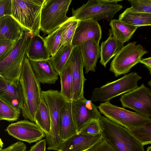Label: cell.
<instances>
[{
	"mask_svg": "<svg viewBox=\"0 0 151 151\" xmlns=\"http://www.w3.org/2000/svg\"><path fill=\"white\" fill-rule=\"evenodd\" d=\"M99 43L91 39L79 45L86 74L90 71H96L97 62L100 57V47Z\"/></svg>",
	"mask_w": 151,
	"mask_h": 151,
	"instance_id": "18",
	"label": "cell"
},
{
	"mask_svg": "<svg viewBox=\"0 0 151 151\" xmlns=\"http://www.w3.org/2000/svg\"><path fill=\"white\" fill-rule=\"evenodd\" d=\"M146 151H151V146L148 147L147 148Z\"/></svg>",
	"mask_w": 151,
	"mask_h": 151,
	"instance_id": "41",
	"label": "cell"
},
{
	"mask_svg": "<svg viewBox=\"0 0 151 151\" xmlns=\"http://www.w3.org/2000/svg\"><path fill=\"white\" fill-rule=\"evenodd\" d=\"M148 85L150 86L151 87V78L150 81L148 82Z\"/></svg>",
	"mask_w": 151,
	"mask_h": 151,
	"instance_id": "42",
	"label": "cell"
},
{
	"mask_svg": "<svg viewBox=\"0 0 151 151\" xmlns=\"http://www.w3.org/2000/svg\"><path fill=\"white\" fill-rule=\"evenodd\" d=\"M45 0H12V15L23 27L39 34L41 11Z\"/></svg>",
	"mask_w": 151,
	"mask_h": 151,
	"instance_id": "5",
	"label": "cell"
},
{
	"mask_svg": "<svg viewBox=\"0 0 151 151\" xmlns=\"http://www.w3.org/2000/svg\"><path fill=\"white\" fill-rule=\"evenodd\" d=\"M73 48L72 44L63 47L50 58L52 65L59 76L68 64Z\"/></svg>",
	"mask_w": 151,
	"mask_h": 151,
	"instance_id": "26",
	"label": "cell"
},
{
	"mask_svg": "<svg viewBox=\"0 0 151 151\" xmlns=\"http://www.w3.org/2000/svg\"><path fill=\"white\" fill-rule=\"evenodd\" d=\"M140 63L144 64L149 69L150 73L151 75V57L142 58L140 61Z\"/></svg>",
	"mask_w": 151,
	"mask_h": 151,
	"instance_id": "40",
	"label": "cell"
},
{
	"mask_svg": "<svg viewBox=\"0 0 151 151\" xmlns=\"http://www.w3.org/2000/svg\"><path fill=\"white\" fill-rule=\"evenodd\" d=\"M78 21L72 16L61 26L62 34L58 50L63 47L72 44Z\"/></svg>",
	"mask_w": 151,
	"mask_h": 151,
	"instance_id": "29",
	"label": "cell"
},
{
	"mask_svg": "<svg viewBox=\"0 0 151 151\" xmlns=\"http://www.w3.org/2000/svg\"><path fill=\"white\" fill-rule=\"evenodd\" d=\"M97 107L100 113L106 117L129 131L143 126L151 120L145 115L114 105L109 101L100 103Z\"/></svg>",
	"mask_w": 151,
	"mask_h": 151,
	"instance_id": "8",
	"label": "cell"
},
{
	"mask_svg": "<svg viewBox=\"0 0 151 151\" xmlns=\"http://www.w3.org/2000/svg\"><path fill=\"white\" fill-rule=\"evenodd\" d=\"M122 106L151 117V90L143 83L135 89L122 95Z\"/></svg>",
	"mask_w": 151,
	"mask_h": 151,
	"instance_id": "11",
	"label": "cell"
},
{
	"mask_svg": "<svg viewBox=\"0 0 151 151\" xmlns=\"http://www.w3.org/2000/svg\"><path fill=\"white\" fill-rule=\"evenodd\" d=\"M24 97L21 112L23 117L35 122V117L42 98L40 83L35 77L29 60L26 56L24 61L19 79Z\"/></svg>",
	"mask_w": 151,
	"mask_h": 151,
	"instance_id": "1",
	"label": "cell"
},
{
	"mask_svg": "<svg viewBox=\"0 0 151 151\" xmlns=\"http://www.w3.org/2000/svg\"><path fill=\"white\" fill-rule=\"evenodd\" d=\"M61 34L62 29L60 27L44 38L46 47L51 56L54 55L58 50Z\"/></svg>",
	"mask_w": 151,
	"mask_h": 151,
	"instance_id": "31",
	"label": "cell"
},
{
	"mask_svg": "<svg viewBox=\"0 0 151 151\" xmlns=\"http://www.w3.org/2000/svg\"><path fill=\"white\" fill-rule=\"evenodd\" d=\"M72 0H45L42 6L40 30L43 36L58 29L69 18L66 15Z\"/></svg>",
	"mask_w": 151,
	"mask_h": 151,
	"instance_id": "6",
	"label": "cell"
},
{
	"mask_svg": "<svg viewBox=\"0 0 151 151\" xmlns=\"http://www.w3.org/2000/svg\"><path fill=\"white\" fill-rule=\"evenodd\" d=\"M0 40L17 41L23 35L25 28L12 16L0 18Z\"/></svg>",
	"mask_w": 151,
	"mask_h": 151,
	"instance_id": "20",
	"label": "cell"
},
{
	"mask_svg": "<svg viewBox=\"0 0 151 151\" xmlns=\"http://www.w3.org/2000/svg\"><path fill=\"white\" fill-rule=\"evenodd\" d=\"M46 145L45 139H42L32 145L29 151H45Z\"/></svg>",
	"mask_w": 151,
	"mask_h": 151,
	"instance_id": "39",
	"label": "cell"
},
{
	"mask_svg": "<svg viewBox=\"0 0 151 151\" xmlns=\"http://www.w3.org/2000/svg\"><path fill=\"white\" fill-rule=\"evenodd\" d=\"M129 131L144 146L151 144V120L145 125Z\"/></svg>",
	"mask_w": 151,
	"mask_h": 151,
	"instance_id": "32",
	"label": "cell"
},
{
	"mask_svg": "<svg viewBox=\"0 0 151 151\" xmlns=\"http://www.w3.org/2000/svg\"><path fill=\"white\" fill-rule=\"evenodd\" d=\"M136 43L134 42L123 46L111 61L109 70L115 77L128 73L147 53L142 45Z\"/></svg>",
	"mask_w": 151,
	"mask_h": 151,
	"instance_id": "10",
	"label": "cell"
},
{
	"mask_svg": "<svg viewBox=\"0 0 151 151\" xmlns=\"http://www.w3.org/2000/svg\"><path fill=\"white\" fill-rule=\"evenodd\" d=\"M12 0H0V18L12 16Z\"/></svg>",
	"mask_w": 151,
	"mask_h": 151,
	"instance_id": "36",
	"label": "cell"
},
{
	"mask_svg": "<svg viewBox=\"0 0 151 151\" xmlns=\"http://www.w3.org/2000/svg\"><path fill=\"white\" fill-rule=\"evenodd\" d=\"M21 109L0 97V120L9 122L17 121L19 118Z\"/></svg>",
	"mask_w": 151,
	"mask_h": 151,
	"instance_id": "30",
	"label": "cell"
},
{
	"mask_svg": "<svg viewBox=\"0 0 151 151\" xmlns=\"http://www.w3.org/2000/svg\"><path fill=\"white\" fill-rule=\"evenodd\" d=\"M59 76L61 84L60 92L68 101H72L73 80L72 68L69 61Z\"/></svg>",
	"mask_w": 151,
	"mask_h": 151,
	"instance_id": "27",
	"label": "cell"
},
{
	"mask_svg": "<svg viewBox=\"0 0 151 151\" xmlns=\"http://www.w3.org/2000/svg\"><path fill=\"white\" fill-rule=\"evenodd\" d=\"M124 44L114 37L109 32V37L105 41L102 42L100 47L101 64L106 67L107 63L116 55Z\"/></svg>",
	"mask_w": 151,
	"mask_h": 151,
	"instance_id": "24",
	"label": "cell"
},
{
	"mask_svg": "<svg viewBox=\"0 0 151 151\" xmlns=\"http://www.w3.org/2000/svg\"><path fill=\"white\" fill-rule=\"evenodd\" d=\"M17 41L0 40V60L8 56L14 48Z\"/></svg>",
	"mask_w": 151,
	"mask_h": 151,
	"instance_id": "35",
	"label": "cell"
},
{
	"mask_svg": "<svg viewBox=\"0 0 151 151\" xmlns=\"http://www.w3.org/2000/svg\"><path fill=\"white\" fill-rule=\"evenodd\" d=\"M27 147L23 142L19 141L12 144L4 149H0V151H26Z\"/></svg>",
	"mask_w": 151,
	"mask_h": 151,
	"instance_id": "38",
	"label": "cell"
},
{
	"mask_svg": "<svg viewBox=\"0 0 151 151\" xmlns=\"http://www.w3.org/2000/svg\"><path fill=\"white\" fill-rule=\"evenodd\" d=\"M72 112L78 133L87 123L93 119H99L101 115L91 100L84 97L72 101Z\"/></svg>",
	"mask_w": 151,
	"mask_h": 151,
	"instance_id": "13",
	"label": "cell"
},
{
	"mask_svg": "<svg viewBox=\"0 0 151 151\" xmlns=\"http://www.w3.org/2000/svg\"><path fill=\"white\" fill-rule=\"evenodd\" d=\"M86 151H116L104 139L93 147Z\"/></svg>",
	"mask_w": 151,
	"mask_h": 151,
	"instance_id": "37",
	"label": "cell"
},
{
	"mask_svg": "<svg viewBox=\"0 0 151 151\" xmlns=\"http://www.w3.org/2000/svg\"><path fill=\"white\" fill-rule=\"evenodd\" d=\"M26 55L29 60L35 61L46 60L50 57L46 47L44 38L40 34H33L30 37Z\"/></svg>",
	"mask_w": 151,
	"mask_h": 151,
	"instance_id": "22",
	"label": "cell"
},
{
	"mask_svg": "<svg viewBox=\"0 0 151 151\" xmlns=\"http://www.w3.org/2000/svg\"><path fill=\"white\" fill-rule=\"evenodd\" d=\"M34 34L25 29L22 36L17 41L10 54L0 60V76L15 84L19 83L24 60L30 37Z\"/></svg>",
	"mask_w": 151,
	"mask_h": 151,
	"instance_id": "3",
	"label": "cell"
},
{
	"mask_svg": "<svg viewBox=\"0 0 151 151\" xmlns=\"http://www.w3.org/2000/svg\"><path fill=\"white\" fill-rule=\"evenodd\" d=\"M142 78L135 72L125 75L118 80L95 88L91 100L92 101H109L116 96L138 88V82Z\"/></svg>",
	"mask_w": 151,
	"mask_h": 151,
	"instance_id": "9",
	"label": "cell"
},
{
	"mask_svg": "<svg viewBox=\"0 0 151 151\" xmlns=\"http://www.w3.org/2000/svg\"><path fill=\"white\" fill-rule=\"evenodd\" d=\"M5 131L17 139L29 144L41 140L46 136L35 122L26 119L10 124Z\"/></svg>",
	"mask_w": 151,
	"mask_h": 151,
	"instance_id": "12",
	"label": "cell"
},
{
	"mask_svg": "<svg viewBox=\"0 0 151 151\" xmlns=\"http://www.w3.org/2000/svg\"><path fill=\"white\" fill-rule=\"evenodd\" d=\"M29 61L35 77L40 83L54 84L58 80L59 75L50 58L37 61L29 60Z\"/></svg>",
	"mask_w": 151,
	"mask_h": 151,
	"instance_id": "17",
	"label": "cell"
},
{
	"mask_svg": "<svg viewBox=\"0 0 151 151\" xmlns=\"http://www.w3.org/2000/svg\"><path fill=\"white\" fill-rule=\"evenodd\" d=\"M69 61L73 80L72 101L78 100L84 97V83L86 80L83 73L84 65L79 46L74 47Z\"/></svg>",
	"mask_w": 151,
	"mask_h": 151,
	"instance_id": "14",
	"label": "cell"
},
{
	"mask_svg": "<svg viewBox=\"0 0 151 151\" xmlns=\"http://www.w3.org/2000/svg\"><path fill=\"white\" fill-rule=\"evenodd\" d=\"M99 122L104 139L116 151H145L144 145L125 127L102 115Z\"/></svg>",
	"mask_w": 151,
	"mask_h": 151,
	"instance_id": "2",
	"label": "cell"
},
{
	"mask_svg": "<svg viewBox=\"0 0 151 151\" xmlns=\"http://www.w3.org/2000/svg\"><path fill=\"white\" fill-rule=\"evenodd\" d=\"M119 19L124 22L138 27L151 26V13L132 12L128 8L119 16Z\"/></svg>",
	"mask_w": 151,
	"mask_h": 151,
	"instance_id": "25",
	"label": "cell"
},
{
	"mask_svg": "<svg viewBox=\"0 0 151 151\" xmlns=\"http://www.w3.org/2000/svg\"><path fill=\"white\" fill-rule=\"evenodd\" d=\"M109 32L115 39L123 43L129 41L139 27L122 22L119 19L111 21Z\"/></svg>",
	"mask_w": 151,
	"mask_h": 151,
	"instance_id": "23",
	"label": "cell"
},
{
	"mask_svg": "<svg viewBox=\"0 0 151 151\" xmlns=\"http://www.w3.org/2000/svg\"><path fill=\"white\" fill-rule=\"evenodd\" d=\"M117 0H89L81 7L72 9V17L78 20H111L114 15L123 8Z\"/></svg>",
	"mask_w": 151,
	"mask_h": 151,
	"instance_id": "7",
	"label": "cell"
},
{
	"mask_svg": "<svg viewBox=\"0 0 151 151\" xmlns=\"http://www.w3.org/2000/svg\"><path fill=\"white\" fill-rule=\"evenodd\" d=\"M95 136L101 134L99 119H93L87 123L79 133Z\"/></svg>",
	"mask_w": 151,
	"mask_h": 151,
	"instance_id": "34",
	"label": "cell"
},
{
	"mask_svg": "<svg viewBox=\"0 0 151 151\" xmlns=\"http://www.w3.org/2000/svg\"><path fill=\"white\" fill-rule=\"evenodd\" d=\"M0 97L22 110L24 97L20 83L14 84L0 76Z\"/></svg>",
	"mask_w": 151,
	"mask_h": 151,
	"instance_id": "19",
	"label": "cell"
},
{
	"mask_svg": "<svg viewBox=\"0 0 151 151\" xmlns=\"http://www.w3.org/2000/svg\"><path fill=\"white\" fill-rule=\"evenodd\" d=\"M77 133L72 112V101H68L63 109L60 115L59 136L63 142Z\"/></svg>",
	"mask_w": 151,
	"mask_h": 151,
	"instance_id": "21",
	"label": "cell"
},
{
	"mask_svg": "<svg viewBox=\"0 0 151 151\" xmlns=\"http://www.w3.org/2000/svg\"><path fill=\"white\" fill-rule=\"evenodd\" d=\"M131 7L129 9L134 12H143L151 14V0H128Z\"/></svg>",
	"mask_w": 151,
	"mask_h": 151,
	"instance_id": "33",
	"label": "cell"
},
{
	"mask_svg": "<svg viewBox=\"0 0 151 151\" xmlns=\"http://www.w3.org/2000/svg\"><path fill=\"white\" fill-rule=\"evenodd\" d=\"M41 97L48 107L51 119V129L46 136L48 150L58 151L62 142L59 136V123L61 111L68 101L58 90L50 89L42 91Z\"/></svg>",
	"mask_w": 151,
	"mask_h": 151,
	"instance_id": "4",
	"label": "cell"
},
{
	"mask_svg": "<svg viewBox=\"0 0 151 151\" xmlns=\"http://www.w3.org/2000/svg\"><path fill=\"white\" fill-rule=\"evenodd\" d=\"M35 122L46 136L49 134L51 129L50 117L47 106L42 98L35 114Z\"/></svg>",
	"mask_w": 151,
	"mask_h": 151,
	"instance_id": "28",
	"label": "cell"
},
{
	"mask_svg": "<svg viewBox=\"0 0 151 151\" xmlns=\"http://www.w3.org/2000/svg\"><path fill=\"white\" fill-rule=\"evenodd\" d=\"M101 37V27L97 21L91 19L78 20L72 44L74 47L91 39L99 43Z\"/></svg>",
	"mask_w": 151,
	"mask_h": 151,
	"instance_id": "15",
	"label": "cell"
},
{
	"mask_svg": "<svg viewBox=\"0 0 151 151\" xmlns=\"http://www.w3.org/2000/svg\"><path fill=\"white\" fill-rule=\"evenodd\" d=\"M104 139L102 134L93 136L77 133L63 142L58 151H86Z\"/></svg>",
	"mask_w": 151,
	"mask_h": 151,
	"instance_id": "16",
	"label": "cell"
}]
</instances>
